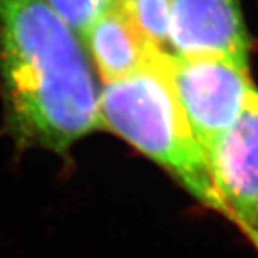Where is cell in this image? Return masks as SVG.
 Wrapping results in <instances>:
<instances>
[{
  "label": "cell",
  "instance_id": "cell-1",
  "mask_svg": "<svg viewBox=\"0 0 258 258\" xmlns=\"http://www.w3.org/2000/svg\"><path fill=\"white\" fill-rule=\"evenodd\" d=\"M0 85L6 128L20 148L64 154L102 126L83 49L45 0H0Z\"/></svg>",
  "mask_w": 258,
  "mask_h": 258
},
{
  "label": "cell",
  "instance_id": "cell-2",
  "mask_svg": "<svg viewBox=\"0 0 258 258\" xmlns=\"http://www.w3.org/2000/svg\"><path fill=\"white\" fill-rule=\"evenodd\" d=\"M157 50L134 74L105 82L99 92L102 126L161 165L204 207L221 214L207 155L194 137Z\"/></svg>",
  "mask_w": 258,
  "mask_h": 258
},
{
  "label": "cell",
  "instance_id": "cell-3",
  "mask_svg": "<svg viewBox=\"0 0 258 258\" xmlns=\"http://www.w3.org/2000/svg\"><path fill=\"white\" fill-rule=\"evenodd\" d=\"M166 72L194 137L207 155L255 89L248 62L224 55L166 53Z\"/></svg>",
  "mask_w": 258,
  "mask_h": 258
},
{
  "label": "cell",
  "instance_id": "cell-4",
  "mask_svg": "<svg viewBox=\"0 0 258 258\" xmlns=\"http://www.w3.org/2000/svg\"><path fill=\"white\" fill-rule=\"evenodd\" d=\"M212 188L230 220L258 252V91L208 152Z\"/></svg>",
  "mask_w": 258,
  "mask_h": 258
},
{
  "label": "cell",
  "instance_id": "cell-5",
  "mask_svg": "<svg viewBox=\"0 0 258 258\" xmlns=\"http://www.w3.org/2000/svg\"><path fill=\"white\" fill-rule=\"evenodd\" d=\"M171 53L224 55L248 62L240 0H169Z\"/></svg>",
  "mask_w": 258,
  "mask_h": 258
},
{
  "label": "cell",
  "instance_id": "cell-6",
  "mask_svg": "<svg viewBox=\"0 0 258 258\" xmlns=\"http://www.w3.org/2000/svg\"><path fill=\"white\" fill-rule=\"evenodd\" d=\"M81 40L88 47L105 82L134 74L158 50L142 37L119 0H111L85 30Z\"/></svg>",
  "mask_w": 258,
  "mask_h": 258
},
{
  "label": "cell",
  "instance_id": "cell-7",
  "mask_svg": "<svg viewBox=\"0 0 258 258\" xmlns=\"http://www.w3.org/2000/svg\"><path fill=\"white\" fill-rule=\"evenodd\" d=\"M119 3L151 46L171 53L169 0H119Z\"/></svg>",
  "mask_w": 258,
  "mask_h": 258
},
{
  "label": "cell",
  "instance_id": "cell-8",
  "mask_svg": "<svg viewBox=\"0 0 258 258\" xmlns=\"http://www.w3.org/2000/svg\"><path fill=\"white\" fill-rule=\"evenodd\" d=\"M57 16L81 37L111 0H45Z\"/></svg>",
  "mask_w": 258,
  "mask_h": 258
}]
</instances>
